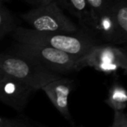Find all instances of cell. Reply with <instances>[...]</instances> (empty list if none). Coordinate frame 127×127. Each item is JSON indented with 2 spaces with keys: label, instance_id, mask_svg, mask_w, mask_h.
Segmentation results:
<instances>
[{
  "label": "cell",
  "instance_id": "cell-1",
  "mask_svg": "<svg viewBox=\"0 0 127 127\" xmlns=\"http://www.w3.org/2000/svg\"><path fill=\"white\" fill-rule=\"evenodd\" d=\"M13 35L18 43L54 48L81 58L100 43L91 34L81 31L74 33L37 32L32 29L16 27Z\"/></svg>",
  "mask_w": 127,
  "mask_h": 127
},
{
  "label": "cell",
  "instance_id": "cell-2",
  "mask_svg": "<svg viewBox=\"0 0 127 127\" xmlns=\"http://www.w3.org/2000/svg\"><path fill=\"white\" fill-rule=\"evenodd\" d=\"M0 71L27 85L34 92L41 90L48 83L63 78L58 73L44 69L38 64L23 56L0 53Z\"/></svg>",
  "mask_w": 127,
  "mask_h": 127
},
{
  "label": "cell",
  "instance_id": "cell-3",
  "mask_svg": "<svg viewBox=\"0 0 127 127\" xmlns=\"http://www.w3.org/2000/svg\"><path fill=\"white\" fill-rule=\"evenodd\" d=\"M15 53L32 60L48 71L60 75L81 70L79 58L54 48L18 43Z\"/></svg>",
  "mask_w": 127,
  "mask_h": 127
},
{
  "label": "cell",
  "instance_id": "cell-4",
  "mask_svg": "<svg viewBox=\"0 0 127 127\" xmlns=\"http://www.w3.org/2000/svg\"><path fill=\"white\" fill-rule=\"evenodd\" d=\"M21 18L30 29L44 32H67L74 33L80 28L68 18L56 1L37 6L21 15Z\"/></svg>",
  "mask_w": 127,
  "mask_h": 127
},
{
  "label": "cell",
  "instance_id": "cell-5",
  "mask_svg": "<svg viewBox=\"0 0 127 127\" xmlns=\"http://www.w3.org/2000/svg\"><path fill=\"white\" fill-rule=\"evenodd\" d=\"M80 69L90 66L106 74H112L119 69L126 71L127 56L121 48L111 44H97L79 59Z\"/></svg>",
  "mask_w": 127,
  "mask_h": 127
},
{
  "label": "cell",
  "instance_id": "cell-6",
  "mask_svg": "<svg viewBox=\"0 0 127 127\" xmlns=\"http://www.w3.org/2000/svg\"><path fill=\"white\" fill-rule=\"evenodd\" d=\"M34 91L19 81L8 76L0 78V101L17 111L26 106Z\"/></svg>",
  "mask_w": 127,
  "mask_h": 127
},
{
  "label": "cell",
  "instance_id": "cell-7",
  "mask_svg": "<svg viewBox=\"0 0 127 127\" xmlns=\"http://www.w3.org/2000/svg\"><path fill=\"white\" fill-rule=\"evenodd\" d=\"M74 81L64 77L48 83L43 87V90L47 95L56 109L66 119L71 120V113L68 108V97L71 92Z\"/></svg>",
  "mask_w": 127,
  "mask_h": 127
},
{
  "label": "cell",
  "instance_id": "cell-8",
  "mask_svg": "<svg viewBox=\"0 0 127 127\" xmlns=\"http://www.w3.org/2000/svg\"><path fill=\"white\" fill-rule=\"evenodd\" d=\"M62 10L77 18L83 26L92 28V19L86 0H55Z\"/></svg>",
  "mask_w": 127,
  "mask_h": 127
},
{
  "label": "cell",
  "instance_id": "cell-9",
  "mask_svg": "<svg viewBox=\"0 0 127 127\" xmlns=\"http://www.w3.org/2000/svg\"><path fill=\"white\" fill-rule=\"evenodd\" d=\"M111 11L114 21L118 44L127 39V4L126 0H113Z\"/></svg>",
  "mask_w": 127,
  "mask_h": 127
},
{
  "label": "cell",
  "instance_id": "cell-10",
  "mask_svg": "<svg viewBox=\"0 0 127 127\" xmlns=\"http://www.w3.org/2000/svg\"><path fill=\"white\" fill-rule=\"evenodd\" d=\"M105 103L114 111H124L127 104V92L125 87L118 83L113 84Z\"/></svg>",
  "mask_w": 127,
  "mask_h": 127
},
{
  "label": "cell",
  "instance_id": "cell-11",
  "mask_svg": "<svg viewBox=\"0 0 127 127\" xmlns=\"http://www.w3.org/2000/svg\"><path fill=\"white\" fill-rule=\"evenodd\" d=\"M86 2L90 9L93 25L94 22L97 21L104 13H105L110 9L113 0H86Z\"/></svg>",
  "mask_w": 127,
  "mask_h": 127
},
{
  "label": "cell",
  "instance_id": "cell-12",
  "mask_svg": "<svg viewBox=\"0 0 127 127\" xmlns=\"http://www.w3.org/2000/svg\"><path fill=\"white\" fill-rule=\"evenodd\" d=\"M14 20L0 2V37L15 30Z\"/></svg>",
  "mask_w": 127,
  "mask_h": 127
},
{
  "label": "cell",
  "instance_id": "cell-13",
  "mask_svg": "<svg viewBox=\"0 0 127 127\" xmlns=\"http://www.w3.org/2000/svg\"><path fill=\"white\" fill-rule=\"evenodd\" d=\"M111 127H127V118L123 111H114V118Z\"/></svg>",
  "mask_w": 127,
  "mask_h": 127
},
{
  "label": "cell",
  "instance_id": "cell-14",
  "mask_svg": "<svg viewBox=\"0 0 127 127\" xmlns=\"http://www.w3.org/2000/svg\"><path fill=\"white\" fill-rule=\"evenodd\" d=\"M28 2L32 3V4H35L36 6H40V5H44V4H49V3L55 1V0H27Z\"/></svg>",
  "mask_w": 127,
  "mask_h": 127
},
{
  "label": "cell",
  "instance_id": "cell-15",
  "mask_svg": "<svg viewBox=\"0 0 127 127\" xmlns=\"http://www.w3.org/2000/svg\"><path fill=\"white\" fill-rule=\"evenodd\" d=\"M0 127H25V126H18L16 125H11L8 121H0Z\"/></svg>",
  "mask_w": 127,
  "mask_h": 127
},
{
  "label": "cell",
  "instance_id": "cell-16",
  "mask_svg": "<svg viewBox=\"0 0 127 127\" xmlns=\"http://www.w3.org/2000/svg\"><path fill=\"white\" fill-rule=\"evenodd\" d=\"M2 76H4V74H3V72L1 71H0V78H1V77Z\"/></svg>",
  "mask_w": 127,
  "mask_h": 127
},
{
  "label": "cell",
  "instance_id": "cell-17",
  "mask_svg": "<svg viewBox=\"0 0 127 127\" xmlns=\"http://www.w3.org/2000/svg\"><path fill=\"white\" fill-rule=\"evenodd\" d=\"M2 1H3V0H0V2H2Z\"/></svg>",
  "mask_w": 127,
  "mask_h": 127
}]
</instances>
